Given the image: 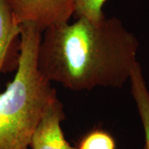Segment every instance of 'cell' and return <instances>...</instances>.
I'll list each match as a JSON object with an SVG mask.
<instances>
[{
  "mask_svg": "<svg viewBox=\"0 0 149 149\" xmlns=\"http://www.w3.org/2000/svg\"><path fill=\"white\" fill-rule=\"evenodd\" d=\"M139 46L117 17L78 18L44 31L37 64L46 79L69 90L120 88L130 79Z\"/></svg>",
  "mask_w": 149,
  "mask_h": 149,
  "instance_id": "1",
  "label": "cell"
},
{
  "mask_svg": "<svg viewBox=\"0 0 149 149\" xmlns=\"http://www.w3.org/2000/svg\"><path fill=\"white\" fill-rule=\"evenodd\" d=\"M19 36L16 73L0 94V149H30L46 104L57 95L37 64L42 33L26 24Z\"/></svg>",
  "mask_w": 149,
  "mask_h": 149,
  "instance_id": "2",
  "label": "cell"
},
{
  "mask_svg": "<svg viewBox=\"0 0 149 149\" xmlns=\"http://www.w3.org/2000/svg\"><path fill=\"white\" fill-rule=\"evenodd\" d=\"M16 25L29 24L43 33L69 22L77 0H6Z\"/></svg>",
  "mask_w": 149,
  "mask_h": 149,
  "instance_id": "3",
  "label": "cell"
},
{
  "mask_svg": "<svg viewBox=\"0 0 149 149\" xmlns=\"http://www.w3.org/2000/svg\"><path fill=\"white\" fill-rule=\"evenodd\" d=\"M64 120V106L57 95L46 104L33 135L30 149H77L65 139L61 127Z\"/></svg>",
  "mask_w": 149,
  "mask_h": 149,
  "instance_id": "4",
  "label": "cell"
},
{
  "mask_svg": "<svg viewBox=\"0 0 149 149\" xmlns=\"http://www.w3.org/2000/svg\"><path fill=\"white\" fill-rule=\"evenodd\" d=\"M131 92L138 110L144 130V149H149V91L138 61L134 65L130 75Z\"/></svg>",
  "mask_w": 149,
  "mask_h": 149,
  "instance_id": "5",
  "label": "cell"
},
{
  "mask_svg": "<svg viewBox=\"0 0 149 149\" xmlns=\"http://www.w3.org/2000/svg\"><path fill=\"white\" fill-rule=\"evenodd\" d=\"M19 32L20 26L15 23L6 0H0V59L7 57L9 48Z\"/></svg>",
  "mask_w": 149,
  "mask_h": 149,
  "instance_id": "6",
  "label": "cell"
},
{
  "mask_svg": "<svg viewBox=\"0 0 149 149\" xmlns=\"http://www.w3.org/2000/svg\"><path fill=\"white\" fill-rule=\"evenodd\" d=\"M77 149H116V144L109 133L96 129L83 137Z\"/></svg>",
  "mask_w": 149,
  "mask_h": 149,
  "instance_id": "7",
  "label": "cell"
},
{
  "mask_svg": "<svg viewBox=\"0 0 149 149\" xmlns=\"http://www.w3.org/2000/svg\"><path fill=\"white\" fill-rule=\"evenodd\" d=\"M107 0H77L74 16L86 18L93 22H99L105 17L103 6Z\"/></svg>",
  "mask_w": 149,
  "mask_h": 149,
  "instance_id": "8",
  "label": "cell"
},
{
  "mask_svg": "<svg viewBox=\"0 0 149 149\" xmlns=\"http://www.w3.org/2000/svg\"><path fill=\"white\" fill-rule=\"evenodd\" d=\"M6 61V57H3L0 59V72L2 71L3 68H4ZM0 94H1V93H0Z\"/></svg>",
  "mask_w": 149,
  "mask_h": 149,
  "instance_id": "9",
  "label": "cell"
}]
</instances>
